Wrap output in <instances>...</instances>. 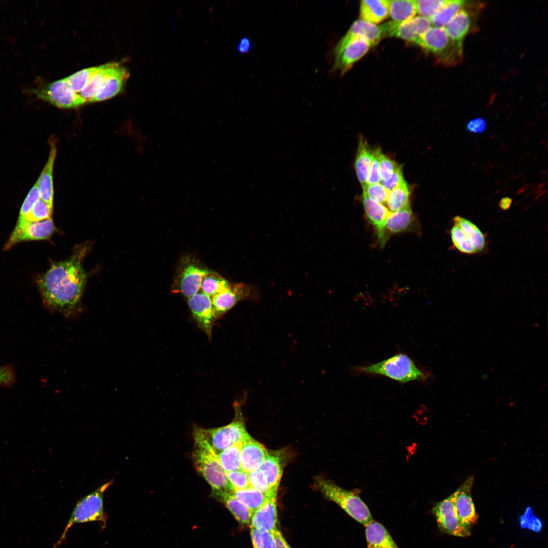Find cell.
I'll return each mask as SVG.
<instances>
[{"label": "cell", "mask_w": 548, "mask_h": 548, "mask_svg": "<svg viewBox=\"0 0 548 548\" xmlns=\"http://www.w3.org/2000/svg\"><path fill=\"white\" fill-rule=\"evenodd\" d=\"M450 233L453 245L459 252L469 255L477 253L459 226L454 224Z\"/></svg>", "instance_id": "41"}, {"label": "cell", "mask_w": 548, "mask_h": 548, "mask_svg": "<svg viewBox=\"0 0 548 548\" xmlns=\"http://www.w3.org/2000/svg\"><path fill=\"white\" fill-rule=\"evenodd\" d=\"M193 435L195 446L193 459L196 471L209 484L212 492L232 493L233 490L226 471L219 463L216 454L204 439L196 434Z\"/></svg>", "instance_id": "3"}, {"label": "cell", "mask_w": 548, "mask_h": 548, "mask_svg": "<svg viewBox=\"0 0 548 548\" xmlns=\"http://www.w3.org/2000/svg\"><path fill=\"white\" fill-rule=\"evenodd\" d=\"M268 451L260 442L250 434L241 443V462L242 469L247 473L259 469Z\"/></svg>", "instance_id": "20"}, {"label": "cell", "mask_w": 548, "mask_h": 548, "mask_svg": "<svg viewBox=\"0 0 548 548\" xmlns=\"http://www.w3.org/2000/svg\"><path fill=\"white\" fill-rule=\"evenodd\" d=\"M483 6V3L467 1L464 7L444 27L452 41L463 45L464 39L474 29L476 17Z\"/></svg>", "instance_id": "10"}, {"label": "cell", "mask_w": 548, "mask_h": 548, "mask_svg": "<svg viewBox=\"0 0 548 548\" xmlns=\"http://www.w3.org/2000/svg\"><path fill=\"white\" fill-rule=\"evenodd\" d=\"M113 480L109 481L80 499L75 505L62 533L53 548H58L65 539L68 531L75 524L97 522L103 530L106 527L108 516L104 509V495L111 486Z\"/></svg>", "instance_id": "2"}, {"label": "cell", "mask_w": 548, "mask_h": 548, "mask_svg": "<svg viewBox=\"0 0 548 548\" xmlns=\"http://www.w3.org/2000/svg\"><path fill=\"white\" fill-rule=\"evenodd\" d=\"M378 152V148L372 150V160L366 184H373L380 182Z\"/></svg>", "instance_id": "49"}, {"label": "cell", "mask_w": 548, "mask_h": 548, "mask_svg": "<svg viewBox=\"0 0 548 548\" xmlns=\"http://www.w3.org/2000/svg\"><path fill=\"white\" fill-rule=\"evenodd\" d=\"M29 92L61 109L77 108L86 103L79 93L72 90L66 78L38 85Z\"/></svg>", "instance_id": "8"}, {"label": "cell", "mask_w": 548, "mask_h": 548, "mask_svg": "<svg viewBox=\"0 0 548 548\" xmlns=\"http://www.w3.org/2000/svg\"><path fill=\"white\" fill-rule=\"evenodd\" d=\"M316 483L325 497L338 505L357 522L365 526L373 520L368 506L357 494L322 477L317 478Z\"/></svg>", "instance_id": "5"}, {"label": "cell", "mask_w": 548, "mask_h": 548, "mask_svg": "<svg viewBox=\"0 0 548 548\" xmlns=\"http://www.w3.org/2000/svg\"><path fill=\"white\" fill-rule=\"evenodd\" d=\"M415 44L426 53L434 55L439 62L452 52L455 45L444 28L430 27L417 41Z\"/></svg>", "instance_id": "15"}, {"label": "cell", "mask_w": 548, "mask_h": 548, "mask_svg": "<svg viewBox=\"0 0 548 548\" xmlns=\"http://www.w3.org/2000/svg\"><path fill=\"white\" fill-rule=\"evenodd\" d=\"M410 190L404 180L397 187L389 191L386 203L391 212L409 207Z\"/></svg>", "instance_id": "33"}, {"label": "cell", "mask_w": 548, "mask_h": 548, "mask_svg": "<svg viewBox=\"0 0 548 548\" xmlns=\"http://www.w3.org/2000/svg\"><path fill=\"white\" fill-rule=\"evenodd\" d=\"M372 157V150L362 137L359 139L355 168L358 179L362 186L366 184Z\"/></svg>", "instance_id": "30"}, {"label": "cell", "mask_w": 548, "mask_h": 548, "mask_svg": "<svg viewBox=\"0 0 548 548\" xmlns=\"http://www.w3.org/2000/svg\"><path fill=\"white\" fill-rule=\"evenodd\" d=\"M455 225L461 229L476 252L482 251L485 247V237L478 227L468 219L460 216L453 219Z\"/></svg>", "instance_id": "31"}, {"label": "cell", "mask_w": 548, "mask_h": 548, "mask_svg": "<svg viewBox=\"0 0 548 548\" xmlns=\"http://www.w3.org/2000/svg\"><path fill=\"white\" fill-rule=\"evenodd\" d=\"M88 247L76 248L67 260L53 264L39 280V288L44 303L50 309L66 316L76 313L86 281L82 262Z\"/></svg>", "instance_id": "1"}, {"label": "cell", "mask_w": 548, "mask_h": 548, "mask_svg": "<svg viewBox=\"0 0 548 548\" xmlns=\"http://www.w3.org/2000/svg\"><path fill=\"white\" fill-rule=\"evenodd\" d=\"M250 285L235 283L225 290L212 297V301L217 320L222 317L239 301L256 297Z\"/></svg>", "instance_id": "12"}, {"label": "cell", "mask_w": 548, "mask_h": 548, "mask_svg": "<svg viewBox=\"0 0 548 548\" xmlns=\"http://www.w3.org/2000/svg\"><path fill=\"white\" fill-rule=\"evenodd\" d=\"M378 156L379 163L380 182L388 180L395 170L400 166L395 161L382 153L378 148Z\"/></svg>", "instance_id": "44"}, {"label": "cell", "mask_w": 548, "mask_h": 548, "mask_svg": "<svg viewBox=\"0 0 548 548\" xmlns=\"http://www.w3.org/2000/svg\"><path fill=\"white\" fill-rule=\"evenodd\" d=\"M466 127L467 130L470 133H482L487 129V123L484 118L477 117L469 121Z\"/></svg>", "instance_id": "51"}, {"label": "cell", "mask_w": 548, "mask_h": 548, "mask_svg": "<svg viewBox=\"0 0 548 548\" xmlns=\"http://www.w3.org/2000/svg\"><path fill=\"white\" fill-rule=\"evenodd\" d=\"M281 452H268L260 469L263 472L271 490L277 493L283 474L284 459Z\"/></svg>", "instance_id": "24"}, {"label": "cell", "mask_w": 548, "mask_h": 548, "mask_svg": "<svg viewBox=\"0 0 548 548\" xmlns=\"http://www.w3.org/2000/svg\"><path fill=\"white\" fill-rule=\"evenodd\" d=\"M50 152L41 175L37 181L41 199L53 206L54 187L53 180V167L57 154L55 141L53 138L49 140Z\"/></svg>", "instance_id": "21"}, {"label": "cell", "mask_w": 548, "mask_h": 548, "mask_svg": "<svg viewBox=\"0 0 548 548\" xmlns=\"http://www.w3.org/2000/svg\"><path fill=\"white\" fill-rule=\"evenodd\" d=\"M432 512L438 528L442 532L461 537H466L470 535V528L463 525L458 517L453 494L436 503Z\"/></svg>", "instance_id": "9"}, {"label": "cell", "mask_w": 548, "mask_h": 548, "mask_svg": "<svg viewBox=\"0 0 548 548\" xmlns=\"http://www.w3.org/2000/svg\"><path fill=\"white\" fill-rule=\"evenodd\" d=\"M55 230L52 219L25 223L19 227L14 228L4 250H8L15 244L24 241L48 239Z\"/></svg>", "instance_id": "13"}, {"label": "cell", "mask_w": 548, "mask_h": 548, "mask_svg": "<svg viewBox=\"0 0 548 548\" xmlns=\"http://www.w3.org/2000/svg\"><path fill=\"white\" fill-rule=\"evenodd\" d=\"M365 527L367 548H399L388 531L380 523L372 520Z\"/></svg>", "instance_id": "27"}, {"label": "cell", "mask_w": 548, "mask_h": 548, "mask_svg": "<svg viewBox=\"0 0 548 548\" xmlns=\"http://www.w3.org/2000/svg\"><path fill=\"white\" fill-rule=\"evenodd\" d=\"M362 187L363 191L371 199L383 204L386 203L389 191L380 183L365 184Z\"/></svg>", "instance_id": "48"}, {"label": "cell", "mask_w": 548, "mask_h": 548, "mask_svg": "<svg viewBox=\"0 0 548 548\" xmlns=\"http://www.w3.org/2000/svg\"><path fill=\"white\" fill-rule=\"evenodd\" d=\"M52 212L53 206L49 205L40 199L33 204L23 222L19 225H16L15 227H19L27 222H37L52 219Z\"/></svg>", "instance_id": "38"}, {"label": "cell", "mask_w": 548, "mask_h": 548, "mask_svg": "<svg viewBox=\"0 0 548 548\" xmlns=\"http://www.w3.org/2000/svg\"><path fill=\"white\" fill-rule=\"evenodd\" d=\"M388 15V0H363L360 2L361 20L375 24L387 19Z\"/></svg>", "instance_id": "28"}, {"label": "cell", "mask_w": 548, "mask_h": 548, "mask_svg": "<svg viewBox=\"0 0 548 548\" xmlns=\"http://www.w3.org/2000/svg\"><path fill=\"white\" fill-rule=\"evenodd\" d=\"M418 223L409 206L390 212L386 222L385 231L388 239L389 235L418 231Z\"/></svg>", "instance_id": "23"}, {"label": "cell", "mask_w": 548, "mask_h": 548, "mask_svg": "<svg viewBox=\"0 0 548 548\" xmlns=\"http://www.w3.org/2000/svg\"><path fill=\"white\" fill-rule=\"evenodd\" d=\"M211 270L190 256L183 257L176 272L172 292L181 294L187 299L200 289L203 278Z\"/></svg>", "instance_id": "6"}, {"label": "cell", "mask_w": 548, "mask_h": 548, "mask_svg": "<svg viewBox=\"0 0 548 548\" xmlns=\"http://www.w3.org/2000/svg\"><path fill=\"white\" fill-rule=\"evenodd\" d=\"M520 526L535 532H539L542 528V523L534 513L531 507H527L519 519Z\"/></svg>", "instance_id": "46"}, {"label": "cell", "mask_w": 548, "mask_h": 548, "mask_svg": "<svg viewBox=\"0 0 548 548\" xmlns=\"http://www.w3.org/2000/svg\"><path fill=\"white\" fill-rule=\"evenodd\" d=\"M371 47L369 42L362 37L356 36L352 38L335 58L333 70L339 71L341 75L345 74L366 54Z\"/></svg>", "instance_id": "17"}, {"label": "cell", "mask_w": 548, "mask_h": 548, "mask_svg": "<svg viewBox=\"0 0 548 548\" xmlns=\"http://www.w3.org/2000/svg\"><path fill=\"white\" fill-rule=\"evenodd\" d=\"M250 534L253 548H276L273 533L251 528Z\"/></svg>", "instance_id": "43"}, {"label": "cell", "mask_w": 548, "mask_h": 548, "mask_svg": "<svg viewBox=\"0 0 548 548\" xmlns=\"http://www.w3.org/2000/svg\"><path fill=\"white\" fill-rule=\"evenodd\" d=\"M416 13V1H389V14L394 21L401 22L410 20Z\"/></svg>", "instance_id": "32"}, {"label": "cell", "mask_w": 548, "mask_h": 548, "mask_svg": "<svg viewBox=\"0 0 548 548\" xmlns=\"http://www.w3.org/2000/svg\"><path fill=\"white\" fill-rule=\"evenodd\" d=\"M98 68V66L84 68L66 77L67 82L72 90L79 93Z\"/></svg>", "instance_id": "39"}, {"label": "cell", "mask_w": 548, "mask_h": 548, "mask_svg": "<svg viewBox=\"0 0 548 548\" xmlns=\"http://www.w3.org/2000/svg\"><path fill=\"white\" fill-rule=\"evenodd\" d=\"M356 36L366 39L371 47L377 45L383 38L380 26L361 19L356 20L335 46L333 51L334 58L340 53L349 42Z\"/></svg>", "instance_id": "18"}, {"label": "cell", "mask_w": 548, "mask_h": 548, "mask_svg": "<svg viewBox=\"0 0 548 548\" xmlns=\"http://www.w3.org/2000/svg\"><path fill=\"white\" fill-rule=\"evenodd\" d=\"M187 302L195 322L211 339L213 328L217 320L211 297L199 292L188 298Z\"/></svg>", "instance_id": "14"}, {"label": "cell", "mask_w": 548, "mask_h": 548, "mask_svg": "<svg viewBox=\"0 0 548 548\" xmlns=\"http://www.w3.org/2000/svg\"><path fill=\"white\" fill-rule=\"evenodd\" d=\"M466 2L463 0L448 1L447 4L430 19L431 24L434 27L444 28L464 7Z\"/></svg>", "instance_id": "34"}, {"label": "cell", "mask_w": 548, "mask_h": 548, "mask_svg": "<svg viewBox=\"0 0 548 548\" xmlns=\"http://www.w3.org/2000/svg\"><path fill=\"white\" fill-rule=\"evenodd\" d=\"M277 496L268 497L267 501L252 515L250 528L273 533L277 529Z\"/></svg>", "instance_id": "22"}, {"label": "cell", "mask_w": 548, "mask_h": 548, "mask_svg": "<svg viewBox=\"0 0 548 548\" xmlns=\"http://www.w3.org/2000/svg\"><path fill=\"white\" fill-rule=\"evenodd\" d=\"M232 494L253 513L259 508L268 499L266 495L252 487L234 491Z\"/></svg>", "instance_id": "37"}, {"label": "cell", "mask_w": 548, "mask_h": 548, "mask_svg": "<svg viewBox=\"0 0 548 548\" xmlns=\"http://www.w3.org/2000/svg\"><path fill=\"white\" fill-rule=\"evenodd\" d=\"M227 477L233 492L251 487L248 473L242 469L226 472Z\"/></svg>", "instance_id": "47"}, {"label": "cell", "mask_w": 548, "mask_h": 548, "mask_svg": "<svg viewBox=\"0 0 548 548\" xmlns=\"http://www.w3.org/2000/svg\"><path fill=\"white\" fill-rule=\"evenodd\" d=\"M119 62H110L98 66L84 89L79 93L86 102H92L107 79L120 65Z\"/></svg>", "instance_id": "25"}, {"label": "cell", "mask_w": 548, "mask_h": 548, "mask_svg": "<svg viewBox=\"0 0 548 548\" xmlns=\"http://www.w3.org/2000/svg\"><path fill=\"white\" fill-rule=\"evenodd\" d=\"M212 495L225 505L239 524L242 525L250 524L253 512L232 493L212 492Z\"/></svg>", "instance_id": "29"}, {"label": "cell", "mask_w": 548, "mask_h": 548, "mask_svg": "<svg viewBox=\"0 0 548 548\" xmlns=\"http://www.w3.org/2000/svg\"><path fill=\"white\" fill-rule=\"evenodd\" d=\"M429 19L417 16L401 22L388 21L381 26L383 38L396 37L415 43L431 27Z\"/></svg>", "instance_id": "11"}, {"label": "cell", "mask_w": 548, "mask_h": 548, "mask_svg": "<svg viewBox=\"0 0 548 548\" xmlns=\"http://www.w3.org/2000/svg\"><path fill=\"white\" fill-rule=\"evenodd\" d=\"M404 180L401 166H399L388 180L380 183L389 191L397 187Z\"/></svg>", "instance_id": "50"}, {"label": "cell", "mask_w": 548, "mask_h": 548, "mask_svg": "<svg viewBox=\"0 0 548 548\" xmlns=\"http://www.w3.org/2000/svg\"><path fill=\"white\" fill-rule=\"evenodd\" d=\"M512 198L509 197H504L501 198L498 203L500 208L503 211L508 210L512 203Z\"/></svg>", "instance_id": "55"}, {"label": "cell", "mask_w": 548, "mask_h": 548, "mask_svg": "<svg viewBox=\"0 0 548 548\" xmlns=\"http://www.w3.org/2000/svg\"><path fill=\"white\" fill-rule=\"evenodd\" d=\"M273 535L276 540V548H292L278 528L273 532Z\"/></svg>", "instance_id": "54"}, {"label": "cell", "mask_w": 548, "mask_h": 548, "mask_svg": "<svg viewBox=\"0 0 548 548\" xmlns=\"http://www.w3.org/2000/svg\"><path fill=\"white\" fill-rule=\"evenodd\" d=\"M251 49L252 42L247 37H244L240 39L236 46L237 51L241 54H247L251 51Z\"/></svg>", "instance_id": "53"}, {"label": "cell", "mask_w": 548, "mask_h": 548, "mask_svg": "<svg viewBox=\"0 0 548 548\" xmlns=\"http://www.w3.org/2000/svg\"><path fill=\"white\" fill-rule=\"evenodd\" d=\"M473 476L469 477L453 493L458 517L463 525L470 528L477 521L478 516L471 496Z\"/></svg>", "instance_id": "16"}, {"label": "cell", "mask_w": 548, "mask_h": 548, "mask_svg": "<svg viewBox=\"0 0 548 548\" xmlns=\"http://www.w3.org/2000/svg\"><path fill=\"white\" fill-rule=\"evenodd\" d=\"M40 199L39 190L36 182L29 190L21 206L16 225H19L23 222L33 204Z\"/></svg>", "instance_id": "45"}, {"label": "cell", "mask_w": 548, "mask_h": 548, "mask_svg": "<svg viewBox=\"0 0 548 548\" xmlns=\"http://www.w3.org/2000/svg\"><path fill=\"white\" fill-rule=\"evenodd\" d=\"M129 77V74L127 69L121 64L119 65L107 79L92 102L108 99L121 92Z\"/></svg>", "instance_id": "26"}, {"label": "cell", "mask_w": 548, "mask_h": 548, "mask_svg": "<svg viewBox=\"0 0 548 548\" xmlns=\"http://www.w3.org/2000/svg\"><path fill=\"white\" fill-rule=\"evenodd\" d=\"M357 373L382 375L401 383L410 381H424L430 376L429 372L419 369L406 355L397 354L376 363L355 367Z\"/></svg>", "instance_id": "4"}, {"label": "cell", "mask_w": 548, "mask_h": 548, "mask_svg": "<svg viewBox=\"0 0 548 548\" xmlns=\"http://www.w3.org/2000/svg\"><path fill=\"white\" fill-rule=\"evenodd\" d=\"M13 374L7 367L0 366V384H9L13 381Z\"/></svg>", "instance_id": "52"}, {"label": "cell", "mask_w": 548, "mask_h": 548, "mask_svg": "<svg viewBox=\"0 0 548 548\" xmlns=\"http://www.w3.org/2000/svg\"><path fill=\"white\" fill-rule=\"evenodd\" d=\"M242 442L235 443L216 455L226 472L242 469L241 449Z\"/></svg>", "instance_id": "35"}, {"label": "cell", "mask_w": 548, "mask_h": 548, "mask_svg": "<svg viewBox=\"0 0 548 548\" xmlns=\"http://www.w3.org/2000/svg\"><path fill=\"white\" fill-rule=\"evenodd\" d=\"M448 0L416 1L417 12L429 20L436 15L448 3Z\"/></svg>", "instance_id": "40"}, {"label": "cell", "mask_w": 548, "mask_h": 548, "mask_svg": "<svg viewBox=\"0 0 548 548\" xmlns=\"http://www.w3.org/2000/svg\"><path fill=\"white\" fill-rule=\"evenodd\" d=\"M251 487L263 493L267 497L277 496V493L273 492L267 482L263 472L260 469L248 473Z\"/></svg>", "instance_id": "42"}, {"label": "cell", "mask_w": 548, "mask_h": 548, "mask_svg": "<svg viewBox=\"0 0 548 548\" xmlns=\"http://www.w3.org/2000/svg\"><path fill=\"white\" fill-rule=\"evenodd\" d=\"M231 283L219 274L210 271L202 279L201 292L213 297L227 289Z\"/></svg>", "instance_id": "36"}, {"label": "cell", "mask_w": 548, "mask_h": 548, "mask_svg": "<svg viewBox=\"0 0 548 548\" xmlns=\"http://www.w3.org/2000/svg\"><path fill=\"white\" fill-rule=\"evenodd\" d=\"M362 200L366 216L376 232L378 243L381 247H384L387 241L385 226L390 212L384 204L371 199L363 191Z\"/></svg>", "instance_id": "19"}, {"label": "cell", "mask_w": 548, "mask_h": 548, "mask_svg": "<svg viewBox=\"0 0 548 548\" xmlns=\"http://www.w3.org/2000/svg\"><path fill=\"white\" fill-rule=\"evenodd\" d=\"M193 434L204 439L216 455L231 446L242 442L249 435L243 421L239 419H235L230 424L218 428L195 427Z\"/></svg>", "instance_id": "7"}]
</instances>
